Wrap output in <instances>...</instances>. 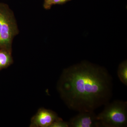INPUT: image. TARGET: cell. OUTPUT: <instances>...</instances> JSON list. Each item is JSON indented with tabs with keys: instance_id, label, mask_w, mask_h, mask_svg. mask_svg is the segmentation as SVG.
Here are the masks:
<instances>
[{
	"instance_id": "cell-3",
	"label": "cell",
	"mask_w": 127,
	"mask_h": 127,
	"mask_svg": "<svg viewBox=\"0 0 127 127\" xmlns=\"http://www.w3.org/2000/svg\"><path fill=\"white\" fill-rule=\"evenodd\" d=\"M18 32L13 11L6 4L0 3V50L12 52V41Z\"/></svg>"
},
{
	"instance_id": "cell-9",
	"label": "cell",
	"mask_w": 127,
	"mask_h": 127,
	"mask_svg": "<svg viewBox=\"0 0 127 127\" xmlns=\"http://www.w3.org/2000/svg\"><path fill=\"white\" fill-rule=\"evenodd\" d=\"M54 0H45L43 6L46 10H49L52 6Z\"/></svg>"
},
{
	"instance_id": "cell-10",
	"label": "cell",
	"mask_w": 127,
	"mask_h": 127,
	"mask_svg": "<svg viewBox=\"0 0 127 127\" xmlns=\"http://www.w3.org/2000/svg\"><path fill=\"white\" fill-rule=\"evenodd\" d=\"M71 0H54L53 5H62Z\"/></svg>"
},
{
	"instance_id": "cell-1",
	"label": "cell",
	"mask_w": 127,
	"mask_h": 127,
	"mask_svg": "<svg viewBox=\"0 0 127 127\" xmlns=\"http://www.w3.org/2000/svg\"><path fill=\"white\" fill-rule=\"evenodd\" d=\"M57 89L69 109L94 111L110 102L113 79L105 67L83 61L63 70Z\"/></svg>"
},
{
	"instance_id": "cell-8",
	"label": "cell",
	"mask_w": 127,
	"mask_h": 127,
	"mask_svg": "<svg viewBox=\"0 0 127 127\" xmlns=\"http://www.w3.org/2000/svg\"><path fill=\"white\" fill-rule=\"evenodd\" d=\"M50 127H69V123L61 118L54 122Z\"/></svg>"
},
{
	"instance_id": "cell-7",
	"label": "cell",
	"mask_w": 127,
	"mask_h": 127,
	"mask_svg": "<svg viewBox=\"0 0 127 127\" xmlns=\"http://www.w3.org/2000/svg\"><path fill=\"white\" fill-rule=\"evenodd\" d=\"M117 75L120 81L126 86H127V61H124L119 65Z\"/></svg>"
},
{
	"instance_id": "cell-6",
	"label": "cell",
	"mask_w": 127,
	"mask_h": 127,
	"mask_svg": "<svg viewBox=\"0 0 127 127\" xmlns=\"http://www.w3.org/2000/svg\"><path fill=\"white\" fill-rule=\"evenodd\" d=\"M13 63L12 52L0 50V69L6 68Z\"/></svg>"
},
{
	"instance_id": "cell-2",
	"label": "cell",
	"mask_w": 127,
	"mask_h": 127,
	"mask_svg": "<svg viewBox=\"0 0 127 127\" xmlns=\"http://www.w3.org/2000/svg\"><path fill=\"white\" fill-rule=\"evenodd\" d=\"M100 127H124L127 125V102L116 100L104 105L103 111L97 115Z\"/></svg>"
},
{
	"instance_id": "cell-5",
	"label": "cell",
	"mask_w": 127,
	"mask_h": 127,
	"mask_svg": "<svg viewBox=\"0 0 127 127\" xmlns=\"http://www.w3.org/2000/svg\"><path fill=\"white\" fill-rule=\"evenodd\" d=\"M69 127H99L100 123L97 119L94 111L79 112L68 122Z\"/></svg>"
},
{
	"instance_id": "cell-4",
	"label": "cell",
	"mask_w": 127,
	"mask_h": 127,
	"mask_svg": "<svg viewBox=\"0 0 127 127\" xmlns=\"http://www.w3.org/2000/svg\"><path fill=\"white\" fill-rule=\"evenodd\" d=\"M60 118L54 111L41 108L32 118L30 127H50L54 122Z\"/></svg>"
}]
</instances>
